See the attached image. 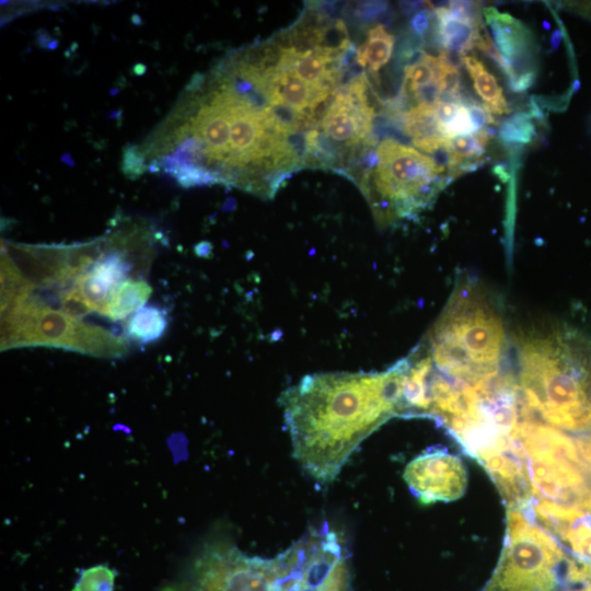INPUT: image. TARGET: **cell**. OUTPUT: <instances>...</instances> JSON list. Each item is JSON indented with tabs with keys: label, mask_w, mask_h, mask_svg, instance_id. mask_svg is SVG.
<instances>
[{
	"label": "cell",
	"mask_w": 591,
	"mask_h": 591,
	"mask_svg": "<svg viewBox=\"0 0 591 591\" xmlns=\"http://www.w3.org/2000/svg\"><path fill=\"white\" fill-rule=\"evenodd\" d=\"M152 293L151 286L136 278L119 283L100 314L112 321H120L143 306Z\"/></svg>",
	"instance_id": "11"
},
{
	"label": "cell",
	"mask_w": 591,
	"mask_h": 591,
	"mask_svg": "<svg viewBox=\"0 0 591 591\" xmlns=\"http://www.w3.org/2000/svg\"><path fill=\"white\" fill-rule=\"evenodd\" d=\"M192 591H352L347 549L328 524L271 558L222 542L196 567Z\"/></svg>",
	"instance_id": "2"
},
{
	"label": "cell",
	"mask_w": 591,
	"mask_h": 591,
	"mask_svg": "<svg viewBox=\"0 0 591 591\" xmlns=\"http://www.w3.org/2000/svg\"><path fill=\"white\" fill-rule=\"evenodd\" d=\"M517 341L529 407L564 429L591 427V339L556 326L523 332Z\"/></svg>",
	"instance_id": "3"
},
{
	"label": "cell",
	"mask_w": 591,
	"mask_h": 591,
	"mask_svg": "<svg viewBox=\"0 0 591 591\" xmlns=\"http://www.w3.org/2000/svg\"><path fill=\"white\" fill-rule=\"evenodd\" d=\"M375 159L374 171L364 174L360 187L380 223L418 212L444 185L443 166L394 139L379 144Z\"/></svg>",
	"instance_id": "5"
},
{
	"label": "cell",
	"mask_w": 591,
	"mask_h": 591,
	"mask_svg": "<svg viewBox=\"0 0 591 591\" xmlns=\"http://www.w3.org/2000/svg\"><path fill=\"white\" fill-rule=\"evenodd\" d=\"M135 72L136 74H142L143 72H146V66L138 63L137 66H135Z\"/></svg>",
	"instance_id": "22"
},
{
	"label": "cell",
	"mask_w": 591,
	"mask_h": 591,
	"mask_svg": "<svg viewBox=\"0 0 591 591\" xmlns=\"http://www.w3.org/2000/svg\"><path fill=\"white\" fill-rule=\"evenodd\" d=\"M587 508L591 511V496L586 503Z\"/></svg>",
	"instance_id": "23"
},
{
	"label": "cell",
	"mask_w": 591,
	"mask_h": 591,
	"mask_svg": "<svg viewBox=\"0 0 591 591\" xmlns=\"http://www.w3.org/2000/svg\"><path fill=\"white\" fill-rule=\"evenodd\" d=\"M437 36L440 45L452 53L465 55L482 45L485 32L478 5L467 1L450 2L449 8L434 10Z\"/></svg>",
	"instance_id": "10"
},
{
	"label": "cell",
	"mask_w": 591,
	"mask_h": 591,
	"mask_svg": "<svg viewBox=\"0 0 591 591\" xmlns=\"http://www.w3.org/2000/svg\"><path fill=\"white\" fill-rule=\"evenodd\" d=\"M117 571L100 564L83 569L71 591H114Z\"/></svg>",
	"instance_id": "16"
},
{
	"label": "cell",
	"mask_w": 591,
	"mask_h": 591,
	"mask_svg": "<svg viewBox=\"0 0 591 591\" xmlns=\"http://www.w3.org/2000/svg\"><path fill=\"white\" fill-rule=\"evenodd\" d=\"M535 134L533 118L525 113H517L502 121L499 137L507 144H525Z\"/></svg>",
	"instance_id": "17"
},
{
	"label": "cell",
	"mask_w": 591,
	"mask_h": 591,
	"mask_svg": "<svg viewBox=\"0 0 591 591\" xmlns=\"http://www.w3.org/2000/svg\"><path fill=\"white\" fill-rule=\"evenodd\" d=\"M553 591H591V580L576 583H557Z\"/></svg>",
	"instance_id": "21"
},
{
	"label": "cell",
	"mask_w": 591,
	"mask_h": 591,
	"mask_svg": "<svg viewBox=\"0 0 591 591\" xmlns=\"http://www.w3.org/2000/svg\"><path fill=\"white\" fill-rule=\"evenodd\" d=\"M2 252L32 288L74 280L69 268V246L5 244Z\"/></svg>",
	"instance_id": "9"
},
{
	"label": "cell",
	"mask_w": 591,
	"mask_h": 591,
	"mask_svg": "<svg viewBox=\"0 0 591 591\" xmlns=\"http://www.w3.org/2000/svg\"><path fill=\"white\" fill-rule=\"evenodd\" d=\"M462 62L467 70L473 86L483 101V106L491 115H502L509 112L503 91L482 61L473 56L464 55Z\"/></svg>",
	"instance_id": "12"
},
{
	"label": "cell",
	"mask_w": 591,
	"mask_h": 591,
	"mask_svg": "<svg viewBox=\"0 0 591 591\" xmlns=\"http://www.w3.org/2000/svg\"><path fill=\"white\" fill-rule=\"evenodd\" d=\"M121 169L128 177L135 178L141 175L146 170L143 152L137 147H127L123 155Z\"/></svg>",
	"instance_id": "19"
},
{
	"label": "cell",
	"mask_w": 591,
	"mask_h": 591,
	"mask_svg": "<svg viewBox=\"0 0 591 591\" xmlns=\"http://www.w3.org/2000/svg\"><path fill=\"white\" fill-rule=\"evenodd\" d=\"M167 327L166 313L159 306L147 305L132 314L126 323L127 337L140 345L159 339Z\"/></svg>",
	"instance_id": "14"
},
{
	"label": "cell",
	"mask_w": 591,
	"mask_h": 591,
	"mask_svg": "<svg viewBox=\"0 0 591 591\" xmlns=\"http://www.w3.org/2000/svg\"><path fill=\"white\" fill-rule=\"evenodd\" d=\"M403 477L425 505L456 500L467 486L462 460L443 449H430L416 456L405 467Z\"/></svg>",
	"instance_id": "8"
},
{
	"label": "cell",
	"mask_w": 591,
	"mask_h": 591,
	"mask_svg": "<svg viewBox=\"0 0 591 591\" xmlns=\"http://www.w3.org/2000/svg\"><path fill=\"white\" fill-rule=\"evenodd\" d=\"M60 305L63 313L76 320L94 311L76 285L60 296Z\"/></svg>",
	"instance_id": "18"
},
{
	"label": "cell",
	"mask_w": 591,
	"mask_h": 591,
	"mask_svg": "<svg viewBox=\"0 0 591 591\" xmlns=\"http://www.w3.org/2000/svg\"><path fill=\"white\" fill-rule=\"evenodd\" d=\"M507 335L497 306L480 286L459 285L428 334L433 367L452 379L468 380L497 370Z\"/></svg>",
	"instance_id": "4"
},
{
	"label": "cell",
	"mask_w": 591,
	"mask_h": 591,
	"mask_svg": "<svg viewBox=\"0 0 591 591\" xmlns=\"http://www.w3.org/2000/svg\"><path fill=\"white\" fill-rule=\"evenodd\" d=\"M488 140L489 132L486 129L449 139L444 151L450 171L455 174L471 167L472 163L477 162L485 152Z\"/></svg>",
	"instance_id": "13"
},
{
	"label": "cell",
	"mask_w": 591,
	"mask_h": 591,
	"mask_svg": "<svg viewBox=\"0 0 591 591\" xmlns=\"http://www.w3.org/2000/svg\"><path fill=\"white\" fill-rule=\"evenodd\" d=\"M484 16L493 37L495 59L517 92L529 89L535 79L534 43L532 33L508 13L486 8Z\"/></svg>",
	"instance_id": "7"
},
{
	"label": "cell",
	"mask_w": 591,
	"mask_h": 591,
	"mask_svg": "<svg viewBox=\"0 0 591 591\" xmlns=\"http://www.w3.org/2000/svg\"><path fill=\"white\" fill-rule=\"evenodd\" d=\"M406 364L310 374L281 394L293 456L310 477L333 482L360 443L397 416Z\"/></svg>",
	"instance_id": "1"
},
{
	"label": "cell",
	"mask_w": 591,
	"mask_h": 591,
	"mask_svg": "<svg viewBox=\"0 0 591 591\" xmlns=\"http://www.w3.org/2000/svg\"><path fill=\"white\" fill-rule=\"evenodd\" d=\"M374 116L366 96L363 78H358L339 91L321 119V134L316 129L305 136V153L318 162H333L337 151L364 141L372 129Z\"/></svg>",
	"instance_id": "6"
},
{
	"label": "cell",
	"mask_w": 591,
	"mask_h": 591,
	"mask_svg": "<svg viewBox=\"0 0 591 591\" xmlns=\"http://www.w3.org/2000/svg\"><path fill=\"white\" fill-rule=\"evenodd\" d=\"M393 46V35L383 25H376L369 31L367 39L358 48L356 61L361 67H368L371 72H378L389 62Z\"/></svg>",
	"instance_id": "15"
},
{
	"label": "cell",
	"mask_w": 591,
	"mask_h": 591,
	"mask_svg": "<svg viewBox=\"0 0 591 591\" xmlns=\"http://www.w3.org/2000/svg\"><path fill=\"white\" fill-rule=\"evenodd\" d=\"M430 12L428 10H422L415 14L412 20L413 31L419 35L424 36L428 30Z\"/></svg>",
	"instance_id": "20"
}]
</instances>
